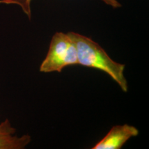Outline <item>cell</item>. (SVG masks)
<instances>
[{
	"instance_id": "6da1fadb",
	"label": "cell",
	"mask_w": 149,
	"mask_h": 149,
	"mask_svg": "<svg viewBox=\"0 0 149 149\" xmlns=\"http://www.w3.org/2000/svg\"><path fill=\"white\" fill-rule=\"evenodd\" d=\"M77 51L78 64L106 72L126 93L128 86L124 75L126 65L116 62L98 43L90 37L75 32H68Z\"/></svg>"
},
{
	"instance_id": "7a4b0ae2",
	"label": "cell",
	"mask_w": 149,
	"mask_h": 149,
	"mask_svg": "<svg viewBox=\"0 0 149 149\" xmlns=\"http://www.w3.org/2000/svg\"><path fill=\"white\" fill-rule=\"evenodd\" d=\"M77 64V48L71 37L68 33H55L52 37L45 59L40 65V71L60 72L67 66Z\"/></svg>"
},
{
	"instance_id": "3957f363",
	"label": "cell",
	"mask_w": 149,
	"mask_h": 149,
	"mask_svg": "<svg viewBox=\"0 0 149 149\" xmlns=\"http://www.w3.org/2000/svg\"><path fill=\"white\" fill-rule=\"evenodd\" d=\"M138 134L139 130L134 126L127 124L115 125L92 149H120L130 139Z\"/></svg>"
},
{
	"instance_id": "277c9868",
	"label": "cell",
	"mask_w": 149,
	"mask_h": 149,
	"mask_svg": "<svg viewBox=\"0 0 149 149\" xmlns=\"http://www.w3.org/2000/svg\"><path fill=\"white\" fill-rule=\"evenodd\" d=\"M8 119L0 123V149H24L31 141L29 135L18 136Z\"/></svg>"
},
{
	"instance_id": "5b68a950",
	"label": "cell",
	"mask_w": 149,
	"mask_h": 149,
	"mask_svg": "<svg viewBox=\"0 0 149 149\" xmlns=\"http://www.w3.org/2000/svg\"><path fill=\"white\" fill-rule=\"evenodd\" d=\"M104 3L110 6L113 8H119L122 7V4L118 0H101ZM33 0H0V4L16 5L20 7L22 10L29 20L32 18L31 3Z\"/></svg>"
}]
</instances>
